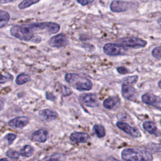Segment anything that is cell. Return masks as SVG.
Instances as JSON below:
<instances>
[{
    "mask_svg": "<svg viewBox=\"0 0 161 161\" xmlns=\"http://www.w3.org/2000/svg\"><path fill=\"white\" fill-rule=\"evenodd\" d=\"M160 125H161V120H160Z\"/></svg>",
    "mask_w": 161,
    "mask_h": 161,
    "instance_id": "obj_38",
    "label": "cell"
},
{
    "mask_svg": "<svg viewBox=\"0 0 161 161\" xmlns=\"http://www.w3.org/2000/svg\"><path fill=\"white\" fill-rule=\"evenodd\" d=\"M33 153V148L30 145H25L20 152V154L25 157H30Z\"/></svg>",
    "mask_w": 161,
    "mask_h": 161,
    "instance_id": "obj_22",
    "label": "cell"
},
{
    "mask_svg": "<svg viewBox=\"0 0 161 161\" xmlns=\"http://www.w3.org/2000/svg\"><path fill=\"white\" fill-rule=\"evenodd\" d=\"M118 43L125 47L138 48L146 46L147 42L137 37H124L118 40Z\"/></svg>",
    "mask_w": 161,
    "mask_h": 161,
    "instance_id": "obj_5",
    "label": "cell"
},
{
    "mask_svg": "<svg viewBox=\"0 0 161 161\" xmlns=\"http://www.w3.org/2000/svg\"><path fill=\"white\" fill-rule=\"evenodd\" d=\"M60 92H61V93H62L64 96H69V95H70V94H72L71 89H70L69 87H67V86H62L61 87Z\"/></svg>",
    "mask_w": 161,
    "mask_h": 161,
    "instance_id": "obj_27",
    "label": "cell"
},
{
    "mask_svg": "<svg viewBox=\"0 0 161 161\" xmlns=\"http://www.w3.org/2000/svg\"><path fill=\"white\" fill-rule=\"evenodd\" d=\"M39 114L41 117H42L44 119L48 121H50L54 120L57 118L58 114L55 111H52L48 109H44L39 112Z\"/></svg>",
    "mask_w": 161,
    "mask_h": 161,
    "instance_id": "obj_17",
    "label": "cell"
},
{
    "mask_svg": "<svg viewBox=\"0 0 161 161\" xmlns=\"http://www.w3.org/2000/svg\"><path fill=\"white\" fill-rule=\"evenodd\" d=\"M28 120L29 119L26 116H19L11 119L8 122V124L9 126L13 127L22 128L28 124Z\"/></svg>",
    "mask_w": 161,
    "mask_h": 161,
    "instance_id": "obj_13",
    "label": "cell"
},
{
    "mask_svg": "<svg viewBox=\"0 0 161 161\" xmlns=\"http://www.w3.org/2000/svg\"><path fill=\"white\" fill-rule=\"evenodd\" d=\"M64 157V155H62V154H59V153H57V154H54L53 155H52L50 157L47 158L45 159L47 160H62L63 157Z\"/></svg>",
    "mask_w": 161,
    "mask_h": 161,
    "instance_id": "obj_30",
    "label": "cell"
},
{
    "mask_svg": "<svg viewBox=\"0 0 161 161\" xmlns=\"http://www.w3.org/2000/svg\"><path fill=\"white\" fill-rule=\"evenodd\" d=\"M116 126L118 128H119L120 130H121L131 137L138 138L141 136V133L136 128L133 127L126 123L118 121L116 123Z\"/></svg>",
    "mask_w": 161,
    "mask_h": 161,
    "instance_id": "obj_8",
    "label": "cell"
},
{
    "mask_svg": "<svg viewBox=\"0 0 161 161\" xmlns=\"http://www.w3.org/2000/svg\"><path fill=\"white\" fill-rule=\"evenodd\" d=\"M117 70L118 72L119 73V74H127L129 72V70L124 67H118L117 68Z\"/></svg>",
    "mask_w": 161,
    "mask_h": 161,
    "instance_id": "obj_31",
    "label": "cell"
},
{
    "mask_svg": "<svg viewBox=\"0 0 161 161\" xmlns=\"http://www.w3.org/2000/svg\"><path fill=\"white\" fill-rule=\"evenodd\" d=\"M121 157L125 160H152L153 157L147 151L136 148H125L121 152Z\"/></svg>",
    "mask_w": 161,
    "mask_h": 161,
    "instance_id": "obj_2",
    "label": "cell"
},
{
    "mask_svg": "<svg viewBox=\"0 0 161 161\" xmlns=\"http://www.w3.org/2000/svg\"><path fill=\"white\" fill-rule=\"evenodd\" d=\"M103 51L104 53L110 56L116 55H124L127 52L128 49L125 47L120 44H115L112 43H106L103 47Z\"/></svg>",
    "mask_w": 161,
    "mask_h": 161,
    "instance_id": "obj_6",
    "label": "cell"
},
{
    "mask_svg": "<svg viewBox=\"0 0 161 161\" xmlns=\"http://www.w3.org/2000/svg\"><path fill=\"white\" fill-rule=\"evenodd\" d=\"M13 77L11 75H8V76H4L2 74H0V84H3V83H5L7 81H8L9 80H11Z\"/></svg>",
    "mask_w": 161,
    "mask_h": 161,
    "instance_id": "obj_29",
    "label": "cell"
},
{
    "mask_svg": "<svg viewBox=\"0 0 161 161\" xmlns=\"http://www.w3.org/2000/svg\"><path fill=\"white\" fill-rule=\"evenodd\" d=\"M93 130L96 134V135L99 138H102L105 136L106 132H105V129L103 126L101 125H95L93 126Z\"/></svg>",
    "mask_w": 161,
    "mask_h": 161,
    "instance_id": "obj_23",
    "label": "cell"
},
{
    "mask_svg": "<svg viewBox=\"0 0 161 161\" xmlns=\"http://www.w3.org/2000/svg\"><path fill=\"white\" fill-rule=\"evenodd\" d=\"M6 155L11 158H13V159H18L19 157V155L20 153H18V152L15 151V150H13L11 149H9L7 152H6Z\"/></svg>",
    "mask_w": 161,
    "mask_h": 161,
    "instance_id": "obj_25",
    "label": "cell"
},
{
    "mask_svg": "<svg viewBox=\"0 0 161 161\" xmlns=\"http://www.w3.org/2000/svg\"><path fill=\"white\" fill-rule=\"evenodd\" d=\"M3 104L1 101H0V111L3 109Z\"/></svg>",
    "mask_w": 161,
    "mask_h": 161,
    "instance_id": "obj_35",
    "label": "cell"
},
{
    "mask_svg": "<svg viewBox=\"0 0 161 161\" xmlns=\"http://www.w3.org/2000/svg\"><path fill=\"white\" fill-rule=\"evenodd\" d=\"M47 136H48L47 131L44 129H40L38 130L34 131L32 133L31 139L35 142L43 143L47 140Z\"/></svg>",
    "mask_w": 161,
    "mask_h": 161,
    "instance_id": "obj_16",
    "label": "cell"
},
{
    "mask_svg": "<svg viewBox=\"0 0 161 161\" xmlns=\"http://www.w3.org/2000/svg\"><path fill=\"white\" fill-rule=\"evenodd\" d=\"M130 7V4L129 3L120 0L113 1L110 4L111 11L115 13L125 12L127 11Z\"/></svg>",
    "mask_w": 161,
    "mask_h": 161,
    "instance_id": "obj_11",
    "label": "cell"
},
{
    "mask_svg": "<svg viewBox=\"0 0 161 161\" xmlns=\"http://www.w3.org/2000/svg\"><path fill=\"white\" fill-rule=\"evenodd\" d=\"M118 104H119V99L115 96L106 99L103 102L104 107L108 109L114 108Z\"/></svg>",
    "mask_w": 161,
    "mask_h": 161,
    "instance_id": "obj_18",
    "label": "cell"
},
{
    "mask_svg": "<svg viewBox=\"0 0 161 161\" xmlns=\"http://www.w3.org/2000/svg\"><path fill=\"white\" fill-rule=\"evenodd\" d=\"M10 18L9 14L4 10L0 9V28L5 26Z\"/></svg>",
    "mask_w": 161,
    "mask_h": 161,
    "instance_id": "obj_19",
    "label": "cell"
},
{
    "mask_svg": "<svg viewBox=\"0 0 161 161\" xmlns=\"http://www.w3.org/2000/svg\"><path fill=\"white\" fill-rule=\"evenodd\" d=\"M41 0H23L18 4V8L20 9H25L27 8H29L33 4H35L37 3H38Z\"/></svg>",
    "mask_w": 161,
    "mask_h": 161,
    "instance_id": "obj_21",
    "label": "cell"
},
{
    "mask_svg": "<svg viewBox=\"0 0 161 161\" xmlns=\"http://www.w3.org/2000/svg\"><path fill=\"white\" fill-rule=\"evenodd\" d=\"M65 79L70 86L79 91H89L92 87V83L88 78L77 74L68 73Z\"/></svg>",
    "mask_w": 161,
    "mask_h": 161,
    "instance_id": "obj_1",
    "label": "cell"
},
{
    "mask_svg": "<svg viewBox=\"0 0 161 161\" xmlns=\"http://www.w3.org/2000/svg\"><path fill=\"white\" fill-rule=\"evenodd\" d=\"M30 80V77L28 74H19L16 79V83L18 85H21L25 84Z\"/></svg>",
    "mask_w": 161,
    "mask_h": 161,
    "instance_id": "obj_20",
    "label": "cell"
},
{
    "mask_svg": "<svg viewBox=\"0 0 161 161\" xmlns=\"http://www.w3.org/2000/svg\"><path fill=\"white\" fill-rule=\"evenodd\" d=\"M157 23L160 26H161V17L157 19Z\"/></svg>",
    "mask_w": 161,
    "mask_h": 161,
    "instance_id": "obj_34",
    "label": "cell"
},
{
    "mask_svg": "<svg viewBox=\"0 0 161 161\" xmlns=\"http://www.w3.org/2000/svg\"><path fill=\"white\" fill-rule=\"evenodd\" d=\"M5 138L7 139L8 142V144L11 145L13 142L14 141V139H16V135L15 134H13V133H9L8 135H6Z\"/></svg>",
    "mask_w": 161,
    "mask_h": 161,
    "instance_id": "obj_28",
    "label": "cell"
},
{
    "mask_svg": "<svg viewBox=\"0 0 161 161\" xmlns=\"http://www.w3.org/2000/svg\"><path fill=\"white\" fill-rule=\"evenodd\" d=\"M90 138V136L84 132H74L71 133L70 139L75 143H85Z\"/></svg>",
    "mask_w": 161,
    "mask_h": 161,
    "instance_id": "obj_14",
    "label": "cell"
},
{
    "mask_svg": "<svg viewBox=\"0 0 161 161\" xmlns=\"http://www.w3.org/2000/svg\"><path fill=\"white\" fill-rule=\"evenodd\" d=\"M138 75H133V76H129L124 78L123 79V82L126 84L128 85H132L136 82L138 80Z\"/></svg>",
    "mask_w": 161,
    "mask_h": 161,
    "instance_id": "obj_24",
    "label": "cell"
},
{
    "mask_svg": "<svg viewBox=\"0 0 161 161\" xmlns=\"http://www.w3.org/2000/svg\"><path fill=\"white\" fill-rule=\"evenodd\" d=\"M94 0H77V1L82 6H86L92 3Z\"/></svg>",
    "mask_w": 161,
    "mask_h": 161,
    "instance_id": "obj_32",
    "label": "cell"
},
{
    "mask_svg": "<svg viewBox=\"0 0 161 161\" xmlns=\"http://www.w3.org/2000/svg\"><path fill=\"white\" fill-rule=\"evenodd\" d=\"M158 87L161 89V80L158 82Z\"/></svg>",
    "mask_w": 161,
    "mask_h": 161,
    "instance_id": "obj_36",
    "label": "cell"
},
{
    "mask_svg": "<svg viewBox=\"0 0 161 161\" xmlns=\"http://www.w3.org/2000/svg\"><path fill=\"white\" fill-rule=\"evenodd\" d=\"M143 128L149 133L155 136H159L161 135V132L157 128V125L151 121H147L143 123Z\"/></svg>",
    "mask_w": 161,
    "mask_h": 161,
    "instance_id": "obj_15",
    "label": "cell"
},
{
    "mask_svg": "<svg viewBox=\"0 0 161 161\" xmlns=\"http://www.w3.org/2000/svg\"><path fill=\"white\" fill-rule=\"evenodd\" d=\"M142 101L147 104L161 110V97L151 93H146L142 96Z\"/></svg>",
    "mask_w": 161,
    "mask_h": 161,
    "instance_id": "obj_7",
    "label": "cell"
},
{
    "mask_svg": "<svg viewBox=\"0 0 161 161\" xmlns=\"http://www.w3.org/2000/svg\"><path fill=\"white\" fill-rule=\"evenodd\" d=\"M155 1H161V0H155Z\"/></svg>",
    "mask_w": 161,
    "mask_h": 161,
    "instance_id": "obj_37",
    "label": "cell"
},
{
    "mask_svg": "<svg viewBox=\"0 0 161 161\" xmlns=\"http://www.w3.org/2000/svg\"><path fill=\"white\" fill-rule=\"evenodd\" d=\"M152 55L156 58L161 59V46L154 48L152 52Z\"/></svg>",
    "mask_w": 161,
    "mask_h": 161,
    "instance_id": "obj_26",
    "label": "cell"
},
{
    "mask_svg": "<svg viewBox=\"0 0 161 161\" xmlns=\"http://www.w3.org/2000/svg\"><path fill=\"white\" fill-rule=\"evenodd\" d=\"M69 43L68 39L64 34H59L52 37L49 40V44L52 47L60 48L65 47Z\"/></svg>",
    "mask_w": 161,
    "mask_h": 161,
    "instance_id": "obj_12",
    "label": "cell"
},
{
    "mask_svg": "<svg viewBox=\"0 0 161 161\" xmlns=\"http://www.w3.org/2000/svg\"><path fill=\"white\" fill-rule=\"evenodd\" d=\"M33 31H43L48 34H53L57 33L60 30V25L56 23L53 22H43L35 23L29 25Z\"/></svg>",
    "mask_w": 161,
    "mask_h": 161,
    "instance_id": "obj_4",
    "label": "cell"
},
{
    "mask_svg": "<svg viewBox=\"0 0 161 161\" xmlns=\"http://www.w3.org/2000/svg\"><path fill=\"white\" fill-rule=\"evenodd\" d=\"M82 103L89 107H97L99 105L97 97L96 94L92 93H85L80 96Z\"/></svg>",
    "mask_w": 161,
    "mask_h": 161,
    "instance_id": "obj_9",
    "label": "cell"
},
{
    "mask_svg": "<svg viewBox=\"0 0 161 161\" xmlns=\"http://www.w3.org/2000/svg\"><path fill=\"white\" fill-rule=\"evenodd\" d=\"M17 0H0V4H6L16 1Z\"/></svg>",
    "mask_w": 161,
    "mask_h": 161,
    "instance_id": "obj_33",
    "label": "cell"
},
{
    "mask_svg": "<svg viewBox=\"0 0 161 161\" xmlns=\"http://www.w3.org/2000/svg\"><path fill=\"white\" fill-rule=\"evenodd\" d=\"M121 94L123 97L130 101H134L136 98V91L131 85L123 84L121 86Z\"/></svg>",
    "mask_w": 161,
    "mask_h": 161,
    "instance_id": "obj_10",
    "label": "cell"
},
{
    "mask_svg": "<svg viewBox=\"0 0 161 161\" xmlns=\"http://www.w3.org/2000/svg\"><path fill=\"white\" fill-rule=\"evenodd\" d=\"M10 33L15 38L24 41H29L34 36V31L29 25H14L11 28Z\"/></svg>",
    "mask_w": 161,
    "mask_h": 161,
    "instance_id": "obj_3",
    "label": "cell"
}]
</instances>
